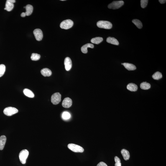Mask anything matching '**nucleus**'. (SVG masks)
<instances>
[{"label": "nucleus", "instance_id": "f257e3e1", "mask_svg": "<svg viewBox=\"0 0 166 166\" xmlns=\"http://www.w3.org/2000/svg\"><path fill=\"white\" fill-rule=\"evenodd\" d=\"M97 26L100 28L105 29H111L112 27V24L109 21H99L97 23Z\"/></svg>", "mask_w": 166, "mask_h": 166}, {"label": "nucleus", "instance_id": "f03ea898", "mask_svg": "<svg viewBox=\"0 0 166 166\" xmlns=\"http://www.w3.org/2000/svg\"><path fill=\"white\" fill-rule=\"evenodd\" d=\"M68 148L73 152L76 153H83L84 149L81 146L73 143L69 144L68 145Z\"/></svg>", "mask_w": 166, "mask_h": 166}, {"label": "nucleus", "instance_id": "7ed1b4c3", "mask_svg": "<svg viewBox=\"0 0 166 166\" xmlns=\"http://www.w3.org/2000/svg\"><path fill=\"white\" fill-rule=\"evenodd\" d=\"M28 151L27 149H24L19 153V157L20 161L22 164H25L26 159L29 155Z\"/></svg>", "mask_w": 166, "mask_h": 166}, {"label": "nucleus", "instance_id": "20e7f679", "mask_svg": "<svg viewBox=\"0 0 166 166\" xmlns=\"http://www.w3.org/2000/svg\"><path fill=\"white\" fill-rule=\"evenodd\" d=\"M73 21L70 19H67L63 21L60 24V27L61 28L68 29L71 28L73 26Z\"/></svg>", "mask_w": 166, "mask_h": 166}, {"label": "nucleus", "instance_id": "39448f33", "mask_svg": "<svg viewBox=\"0 0 166 166\" xmlns=\"http://www.w3.org/2000/svg\"><path fill=\"white\" fill-rule=\"evenodd\" d=\"M124 4V2L123 1H113L108 5V8L111 9H118L121 8Z\"/></svg>", "mask_w": 166, "mask_h": 166}, {"label": "nucleus", "instance_id": "423d86ee", "mask_svg": "<svg viewBox=\"0 0 166 166\" xmlns=\"http://www.w3.org/2000/svg\"><path fill=\"white\" fill-rule=\"evenodd\" d=\"M18 111L16 108L12 107H6L4 110V113L8 116H11L18 112Z\"/></svg>", "mask_w": 166, "mask_h": 166}, {"label": "nucleus", "instance_id": "0eeeda50", "mask_svg": "<svg viewBox=\"0 0 166 166\" xmlns=\"http://www.w3.org/2000/svg\"><path fill=\"white\" fill-rule=\"evenodd\" d=\"M61 95L59 93H54L51 97V102L54 105L58 104L61 101Z\"/></svg>", "mask_w": 166, "mask_h": 166}, {"label": "nucleus", "instance_id": "6e6552de", "mask_svg": "<svg viewBox=\"0 0 166 166\" xmlns=\"http://www.w3.org/2000/svg\"><path fill=\"white\" fill-rule=\"evenodd\" d=\"M33 33L37 40L40 41L42 40L43 37V34L41 29H37L34 30L33 31Z\"/></svg>", "mask_w": 166, "mask_h": 166}, {"label": "nucleus", "instance_id": "1a4fd4ad", "mask_svg": "<svg viewBox=\"0 0 166 166\" xmlns=\"http://www.w3.org/2000/svg\"><path fill=\"white\" fill-rule=\"evenodd\" d=\"M72 101L69 98H66L63 100L62 103V106L65 108H70L72 106Z\"/></svg>", "mask_w": 166, "mask_h": 166}, {"label": "nucleus", "instance_id": "9d476101", "mask_svg": "<svg viewBox=\"0 0 166 166\" xmlns=\"http://www.w3.org/2000/svg\"><path fill=\"white\" fill-rule=\"evenodd\" d=\"M64 64L65 65V69L67 71L70 70L72 67L71 60L70 57H67L65 58Z\"/></svg>", "mask_w": 166, "mask_h": 166}, {"label": "nucleus", "instance_id": "9b49d317", "mask_svg": "<svg viewBox=\"0 0 166 166\" xmlns=\"http://www.w3.org/2000/svg\"><path fill=\"white\" fill-rule=\"evenodd\" d=\"M94 47V45L91 44H87L83 45L81 48V51L83 53L86 54L88 52V48H93Z\"/></svg>", "mask_w": 166, "mask_h": 166}, {"label": "nucleus", "instance_id": "f8f14e48", "mask_svg": "<svg viewBox=\"0 0 166 166\" xmlns=\"http://www.w3.org/2000/svg\"><path fill=\"white\" fill-rule=\"evenodd\" d=\"M14 7L13 3L11 2L9 0L6 1L5 4V8H4V10H6L8 11H10L12 10Z\"/></svg>", "mask_w": 166, "mask_h": 166}, {"label": "nucleus", "instance_id": "ddd939ff", "mask_svg": "<svg viewBox=\"0 0 166 166\" xmlns=\"http://www.w3.org/2000/svg\"><path fill=\"white\" fill-rule=\"evenodd\" d=\"M121 153L125 160L127 161L129 158L130 154L129 151L125 149H122L121 151Z\"/></svg>", "mask_w": 166, "mask_h": 166}, {"label": "nucleus", "instance_id": "4468645a", "mask_svg": "<svg viewBox=\"0 0 166 166\" xmlns=\"http://www.w3.org/2000/svg\"><path fill=\"white\" fill-rule=\"evenodd\" d=\"M41 73L45 77L50 76L52 75L51 70L47 68L43 69L41 70Z\"/></svg>", "mask_w": 166, "mask_h": 166}, {"label": "nucleus", "instance_id": "2eb2a0df", "mask_svg": "<svg viewBox=\"0 0 166 166\" xmlns=\"http://www.w3.org/2000/svg\"><path fill=\"white\" fill-rule=\"evenodd\" d=\"M6 139V137L4 135H2L0 137V150H2L4 149Z\"/></svg>", "mask_w": 166, "mask_h": 166}, {"label": "nucleus", "instance_id": "dca6fc26", "mask_svg": "<svg viewBox=\"0 0 166 166\" xmlns=\"http://www.w3.org/2000/svg\"><path fill=\"white\" fill-rule=\"evenodd\" d=\"M127 89L131 91H135L138 89L137 85L134 83H130L127 86Z\"/></svg>", "mask_w": 166, "mask_h": 166}, {"label": "nucleus", "instance_id": "f3484780", "mask_svg": "<svg viewBox=\"0 0 166 166\" xmlns=\"http://www.w3.org/2000/svg\"><path fill=\"white\" fill-rule=\"evenodd\" d=\"M124 66L126 69L129 70H134L136 69V67L133 64L128 63H123Z\"/></svg>", "mask_w": 166, "mask_h": 166}, {"label": "nucleus", "instance_id": "a211bd4d", "mask_svg": "<svg viewBox=\"0 0 166 166\" xmlns=\"http://www.w3.org/2000/svg\"><path fill=\"white\" fill-rule=\"evenodd\" d=\"M106 41L109 43L113 44V45H118L119 43L117 39L114 38L109 37L106 39Z\"/></svg>", "mask_w": 166, "mask_h": 166}, {"label": "nucleus", "instance_id": "6ab92c4d", "mask_svg": "<svg viewBox=\"0 0 166 166\" xmlns=\"http://www.w3.org/2000/svg\"><path fill=\"white\" fill-rule=\"evenodd\" d=\"M25 9L26 11L25 14L26 16H29L31 15L33 11V7L32 5L28 4L25 6Z\"/></svg>", "mask_w": 166, "mask_h": 166}, {"label": "nucleus", "instance_id": "aec40b11", "mask_svg": "<svg viewBox=\"0 0 166 166\" xmlns=\"http://www.w3.org/2000/svg\"><path fill=\"white\" fill-rule=\"evenodd\" d=\"M23 92L24 95L26 96L31 98L34 97V93L31 90L28 89H25Z\"/></svg>", "mask_w": 166, "mask_h": 166}, {"label": "nucleus", "instance_id": "412c9836", "mask_svg": "<svg viewBox=\"0 0 166 166\" xmlns=\"http://www.w3.org/2000/svg\"><path fill=\"white\" fill-rule=\"evenodd\" d=\"M140 86L142 89L147 90L150 88L151 85L150 84L147 82H144L141 84Z\"/></svg>", "mask_w": 166, "mask_h": 166}, {"label": "nucleus", "instance_id": "4be33fe9", "mask_svg": "<svg viewBox=\"0 0 166 166\" xmlns=\"http://www.w3.org/2000/svg\"><path fill=\"white\" fill-rule=\"evenodd\" d=\"M103 39L100 37H97L92 39L91 42L92 43L97 44H99L103 41Z\"/></svg>", "mask_w": 166, "mask_h": 166}, {"label": "nucleus", "instance_id": "5701e85b", "mask_svg": "<svg viewBox=\"0 0 166 166\" xmlns=\"http://www.w3.org/2000/svg\"><path fill=\"white\" fill-rule=\"evenodd\" d=\"M132 22L138 28L141 29L142 27V23L139 20L137 19H133Z\"/></svg>", "mask_w": 166, "mask_h": 166}, {"label": "nucleus", "instance_id": "b1692460", "mask_svg": "<svg viewBox=\"0 0 166 166\" xmlns=\"http://www.w3.org/2000/svg\"><path fill=\"white\" fill-rule=\"evenodd\" d=\"M162 75L161 73L159 72H157L152 75V78L154 80H158L162 78Z\"/></svg>", "mask_w": 166, "mask_h": 166}, {"label": "nucleus", "instance_id": "393cba45", "mask_svg": "<svg viewBox=\"0 0 166 166\" xmlns=\"http://www.w3.org/2000/svg\"><path fill=\"white\" fill-rule=\"evenodd\" d=\"M40 55L37 53H32L31 56V59L32 60L37 61L40 59Z\"/></svg>", "mask_w": 166, "mask_h": 166}, {"label": "nucleus", "instance_id": "a878e982", "mask_svg": "<svg viewBox=\"0 0 166 166\" xmlns=\"http://www.w3.org/2000/svg\"><path fill=\"white\" fill-rule=\"evenodd\" d=\"M6 70V67L4 64L0 65V77L4 74Z\"/></svg>", "mask_w": 166, "mask_h": 166}, {"label": "nucleus", "instance_id": "bb28decb", "mask_svg": "<svg viewBox=\"0 0 166 166\" xmlns=\"http://www.w3.org/2000/svg\"><path fill=\"white\" fill-rule=\"evenodd\" d=\"M70 115L69 113L67 112H64L62 114V118L64 119L67 120L69 119Z\"/></svg>", "mask_w": 166, "mask_h": 166}, {"label": "nucleus", "instance_id": "cd10ccee", "mask_svg": "<svg viewBox=\"0 0 166 166\" xmlns=\"http://www.w3.org/2000/svg\"><path fill=\"white\" fill-rule=\"evenodd\" d=\"M114 161L116 162L115 166H121L120 159L117 156H116L114 157Z\"/></svg>", "mask_w": 166, "mask_h": 166}, {"label": "nucleus", "instance_id": "c85d7f7f", "mask_svg": "<svg viewBox=\"0 0 166 166\" xmlns=\"http://www.w3.org/2000/svg\"><path fill=\"white\" fill-rule=\"evenodd\" d=\"M148 2V0H141V7L143 9L145 8L147 6Z\"/></svg>", "mask_w": 166, "mask_h": 166}, {"label": "nucleus", "instance_id": "c756f323", "mask_svg": "<svg viewBox=\"0 0 166 166\" xmlns=\"http://www.w3.org/2000/svg\"><path fill=\"white\" fill-rule=\"evenodd\" d=\"M97 166H108L106 163L103 162H100Z\"/></svg>", "mask_w": 166, "mask_h": 166}, {"label": "nucleus", "instance_id": "7c9ffc66", "mask_svg": "<svg viewBox=\"0 0 166 166\" xmlns=\"http://www.w3.org/2000/svg\"><path fill=\"white\" fill-rule=\"evenodd\" d=\"M159 1L161 4H164V3H166V1H165V0H159Z\"/></svg>", "mask_w": 166, "mask_h": 166}, {"label": "nucleus", "instance_id": "2f4dec72", "mask_svg": "<svg viewBox=\"0 0 166 166\" xmlns=\"http://www.w3.org/2000/svg\"><path fill=\"white\" fill-rule=\"evenodd\" d=\"M21 17H25V16H26V15L25 14V12H23L22 13V14H21Z\"/></svg>", "mask_w": 166, "mask_h": 166}, {"label": "nucleus", "instance_id": "473e14b6", "mask_svg": "<svg viewBox=\"0 0 166 166\" xmlns=\"http://www.w3.org/2000/svg\"><path fill=\"white\" fill-rule=\"evenodd\" d=\"M9 1L13 3H14L16 2V1L15 0H9Z\"/></svg>", "mask_w": 166, "mask_h": 166}, {"label": "nucleus", "instance_id": "72a5a7b5", "mask_svg": "<svg viewBox=\"0 0 166 166\" xmlns=\"http://www.w3.org/2000/svg\"><path fill=\"white\" fill-rule=\"evenodd\" d=\"M121 65H123V63H121Z\"/></svg>", "mask_w": 166, "mask_h": 166}]
</instances>
